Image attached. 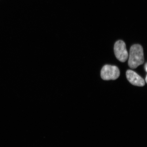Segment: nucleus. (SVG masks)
<instances>
[{
  "label": "nucleus",
  "mask_w": 147,
  "mask_h": 147,
  "mask_svg": "<svg viewBox=\"0 0 147 147\" xmlns=\"http://www.w3.org/2000/svg\"><path fill=\"white\" fill-rule=\"evenodd\" d=\"M144 53L143 47L140 45H132L130 49L128 64L132 69L137 68L139 66L144 63Z\"/></svg>",
  "instance_id": "nucleus-1"
},
{
  "label": "nucleus",
  "mask_w": 147,
  "mask_h": 147,
  "mask_svg": "<svg viewBox=\"0 0 147 147\" xmlns=\"http://www.w3.org/2000/svg\"><path fill=\"white\" fill-rule=\"evenodd\" d=\"M100 75L103 80H115L120 75V71L117 66L106 65L101 69Z\"/></svg>",
  "instance_id": "nucleus-2"
},
{
  "label": "nucleus",
  "mask_w": 147,
  "mask_h": 147,
  "mask_svg": "<svg viewBox=\"0 0 147 147\" xmlns=\"http://www.w3.org/2000/svg\"><path fill=\"white\" fill-rule=\"evenodd\" d=\"M115 56L117 59L124 62L128 59V54L126 48V44L122 40L115 42L114 48Z\"/></svg>",
  "instance_id": "nucleus-3"
},
{
  "label": "nucleus",
  "mask_w": 147,
  "mask_h": 147,
  "mask_svg": "<svg viewBox=\"0 0 147 147\" xmlns=\"http://www.w3.org/2000/svg\"><path fill=\"white\" fill-rule=\"evenodd\" d=\"M126 76L128 81L133 85L138 87L145 86L144 80L135 71L128 70L126 71Z\"/></svg>",
  "instance_id": "nucleus-4"
},
{
  "label": "nucleus",
  "mask_w": 147,
  "mask_h": 147,
  "mask_svg": "<svg viewBox=\"0 0 147 147\" xmlns=\"http://www.w3.org/2000/svg\"><path fill=\"white\" fill-rule=\"evenodd\" d=\"M145 70H146V72L147 71V63H146V65H145L144 67Z\"/></svg>",
  "instance_id": "nucleus-5"
},
{
  "label": "nucleus",
  "mask_w": 147,
  "mask_h": 147,
  "mask_svg": "<svg viewBox=\"0 0 147 147\" xmlns=\"http://www.w3.org/2000/svg\"><path fill=\"white\" fill-rule=\"evenodd\" d=\"M147 76L146 75V83L147 82Z\"/></svg>",
  "instance_id": "nucleus-6"
}]
</instances>
